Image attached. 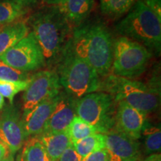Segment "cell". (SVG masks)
<instances>
[{"label": "cell", "mask_w": 161, "mask_h": 161, "mask_svg": "<svg viewBox=\"0 0 161 161\" xmlns=\"http://www.w3.org/2000/svg\"><path fill=\"white\" fill-rule=\"evenodd\" d=\"M67 48L96 70L108 76L113 60L114 40L109 29L99 21L84 22L72 30Z\"/></svg>", "instance_id": "6da1fadb"}, {"label": "cell", "mask_w": 161, "mask_h": 161, "mask_svg": "<svg viewBox=\"0 0 161 161\" xmlns=\"http://www.w3.org/2000/svg\"><path fill=\"white\" fill-rule=\"evenodd\" d=\"M28 21L41 49L45 65L57 66L71 37V25L58 5L40 9Z\"/></svg>", "instance_id": "7a4b0ae2"}, {"label": "cell", "mask_w": 161, "mask_h": 161, "mask_svg": "<svg viewBox=\"0 0 161 161\" xmlns=\"http://www.w3.org/2000/svg\"><path fill=\"white\" fill-rule=\"evenodd\" d=\"M115 29L121 37L137 42L152 55H160L161 19L141 0L136 2Z\"/></svg>", "instance_id": "3957f363"}, {"label": "cell", "mask_w": 161, "mask_h": 161, "mask_svg": "<svg viewBox=\"0 0 161 161\" xmlns=\"http://www.w3.org/2000/svg\"><path fill=\"white\" fill-rule=\"evenodd\" d=\"M56 66L60 86L75 99L99 91L101 81L96 70L67 47Z\"/></svg>", "instance_id": "277c9868"}, {"label": "cell", "mask_w": 161, "mask_h": 161, "mask_svg": "<svg viewBox=\"0 0 161 161\" xmlns=\"http://www.w3.org/2000/svg\"><path fill=\"white\" fill-rule=\"evenodd\" d=\"M99 92L111 94L116 102L124 101L145 115L155 111L160 102V88L113 75L101 81Z\"/></svg>", "instance_id": "5b68a950"}, {"label": "cell", "mask_w": 161, "mask_h": 161, "mask_svg": "<svg viewBox=\"0 0 161 161\" xmlns=\"http://www.w3.org/2000/svg\"><path fill=\"white\" fill-rule=\"evenodd\" d=\"M152 56L137 42L119 36L114 40L110 71L118 77L129 79L138 77L146 71Z\"/></svg>", "instance_id": "8992f818"}, {"label": "cell", "mask_w": 161, "mask_h": 161, "mask_svg": "<svg viewBox=\"0 0 161 161\" xmlns=\"http://www.w3.org/2000/svg\"><path fill=\"white\" fill-rule=\"evenodd\" d=\"M117 102L111 94L95 92L76 99V116L105 134L114 128Z\"/></svg>", "instance_id": "52a82bcc"}, {"label": "cell", "mask_w": 161, "mask_h": 161, "mask_svg": "<svg viewBox=\"0 0 161 161\" xmlns=\"http://www.w3.org/2000/svg\"><path fill=\"white\" fill-rule=\"evenodd\" d=\"M0 60L16 69L30 72L45 66V60L33 32L5 52Z\"/></svg>", "instance_id": "ba28073f"}, {"label": "cell", "mask_w": 161, "mask_h": 161, "mask_svg": "<svg viewBox=\"0 0 161 161\" xmlns=\"http://www.w3.org/2000/svg\"><path fill=\"white\" fill-rule=\"evenodd\" d=\"M61 91L59 78L55 70L46 69L31 75L29 84L23 96V115L46 98Z\"/></svg>", "instance_id": "9c48e42d"}, {"label": "cell", "mask_w": 161, "mask_h": 161, "mask_svg": "<svg viewBox=\"0 0 161 161\" xmlns=\"http://www.w3.org/2000/svg\"><path fill=\"white\" fill-rule=\"evenodd\" d=\"M0 140L13 155L21 149L26 140L22 116L13 104L6 106L0 114Z\"/></svg>", "instance_id": "30bf717a"}, {"label": "cell", "mask_w": 161, "mask_h": 161, "mask_svg": "<svg viewBox=\"0 0 161 161\" xmlns=\"http://www.w3.org/2000/svg\"><path fill=\"white\" fill-rule=\"evenodd\" d=\"M105 150L110 161H139L140 145L138 140L130 138L114 128L104 134Z\"/></svg>", "instance_id": "8fae6325"}, {"label": "cell", "mask_w": 161, "mask_h": 161, "mask_svg": "<svg viewBox=\"0 0 161 161\" xmlns=\"http://www.w3.org/2000/svg\"><path fill=\"white\" fill-rule=\"evenodd\" d=\"M146 116L124 101H119L114 128L130 138L138 140L142 137L146 125Z\"/></svg>", "instance_id": "7c38bea8"}, {"label": "cell", "mask_w": 161, "mask_h": 161, "mask_svg": "<svg viewBox=\"0 0 161 161\" xmlns=\"http://www.w3.org/2000/svg\"><path fill=\"white\" fill-rule=\"evenodd\" d=\"M76 99L61 90L53 111L46 123L43 133L66 131L76 116Z\"/></svg>", "instance_id": "4fadbf2b"}, {"label": "cell", "mask_w": 161, "mask_h": 161, "mask_svg": "<svg viewBox=\"0 0 161 161\" xmlns=\"http://www.w3.org/2000/svg\"><path fill=\"white\" fill-rule=\"evenodd\" d=\"M59 93L43 100L29 113L22 115L26 139L30 136H38L43 132L46 125L55 108Z\"/></svg>", "instance_id": "5bb4252c"}, {"label": "cell", "mask_w": 161, "mask_h": 161, "mask_svg": "<svg viewBox=\"0 0 161 161\" xmlns=\"http://www.w3.org/2000/svg\"><path fill=\"white\" fill-rule=\"evenodd\" d=\"M95 0H65L58 5L60 12L72 27H76L86 21L93 9Z\"/></svg>", "instance_id": "9a60e30c"}, {"label": "cell", "mask_w": 161, "mask_h": 161, "mask_svg": "<svg viewBox=\"0 0 161 161\" xmlns=\"http://www.w3.org/2000/svg\"><path fill=\"white\" fill-rule=\"evenodd\" d=\"M52 161H56L72 146L67 132L42 133L38 135Z\"/></svg>", "instance_id": "2e32d148"}, {"label": "cell", "mask_w": 161, "mask_h": 161, "mask_svg": "<svg viewBox=\"0 0 161 161\" xmlns=\"http://www.w3.org/2000/svg\"><path fill=\"white\" fill-rule=\"evenodd\" d=\"M29 33V28L23 21H16L0 29V57Z\"/></svg>", "instance_id": "e0dca14e"}, {"label": "cell", "mask_w": 161, "mask_h": 161, "mask_svg": "<svg viewBox=\"0 0 161 161\" xmlns=\"http://www.w3.org/2000/svg\"><path fill=\"white\" fill-rule=\"evenodd\" d=\"M22 148L19 161H52L38 136L26 139Z\"/></svg>", "instance_id": "ac0fdd59"}, {"label": "cell", "mask_w": 161, "mask_h": 161, "mask_svg": "<svg viewBox=\"0 0 161 161\" xmlns=\"http://www.w3.org/2000/svg\"><path fill=\"white\" fill-rule=\"evenodd\" d=\"M72 146L82 159L97 151L105 149V136L104 134L96 133L75 142Z\"/></svg>", "instance_id": "d6986e66"}, {"label": "cell", "mask_w": 161, "mask_h": 161, "mask_svg": "<svg viewBox=\"0 0 161 161\" xmlns=\"http://www.w3.org/2000/svg\"><path fill=\"white\" fill-rule=\"evenodd\" d=\"M26 12V8L15 0H0V27L18 21Z\"/></svg>", "instance_id": "ffe728a7"}, {"label": "cell", "mask_w": 161, "mask_h": 161, "mask_svg": "<svg viewBox=\"0 0 161 161\" xmlns=\"http://www.w3.org/2000/svg\"><path fill=\"white\" fill-rule=\"evenodd\" d=\"M137 0H100L101 11L110 19H117L129 11Z\"/></svg>", "instance_id": "44dd1931"}, {"label": "cell", "mask_w": 161, "mask_h": 161, "mask_svg": "<svg viewBox=\"0 0 161 161\" xmlns=\"http://www.w3.org/2000/svg\"><path fill=\"white\" fill-rule=\"evenodd\" d=\"M66 132L69 136L72 144L86 136L98 133L93 126L78 117V116H75L72 120L71 123L66 129Z\"/></svg>", "instance_id": "7402d4cb"}, {"label": "cell", "mask_w": 161, "mask_h": 161, "mask_svg": "<svg viewBox=\"0 0 161 161\" xmlns=\"http://www.w3.org/2000/svg\"><path fill=\"white\" fill-rule=\"evenodd\" d=\"M142 136H144V150L146 154L149 155L160 152L161 148V130L160 127L152 126L146 123Z\"/></svg>", "instance_id": "603a6c76"}, {"label": "cell", "mask_w": 161, "mask_h": 161, "mask_svg": "<svg viewBox=\"0 0 161 161\" xmlns=\"http://www.w3.org/2000/svg\"><path fill=\"white\" fill-rule=\"evenodd\" d=\"M29 84V80H27V81H5V80H0V94L4 98H7L9 100L10 104H13L15 96L19 92L25 91Z\"/></svg>", "instance_id": "cb8c5ba5"}, {"label": "cell", "mask_w": 161, "mask_h": 161, "mask_svg": "<svg viewBox=\"0 0 161 161\" xmlns=\"http://www.w3.org/2000/svg\"><path fill=\"white\" fill-rule=\"evenodd\" d=\"M31 75L29 72H25L16 69L0 60V80L5 81H27L29 80Z\"/></svg>", "instance_id": "d4e9b609"}, {"label": "cell", "mask_w": 161, "mask_h": 161, "mask_svg": "<svg viewBox=\"0 0 161 161\" xmlns=\"http://www.w3.org/2000/svg\"><path fill=\"white\" fill-rule=\"evenodd\" d=\"M81 161H110L108 152L105 149H102L92 153L85 158H82Z\"/></svg>", "instance_id": "484cf974"}, {"label": "cell", "mask_w": 161, "mask_h": 161, "mask_svg": "<svg viewBox=\"0 0 161 161\" xmlns=\"http://www.w3.org/2000/svg\"><path fill=\"white\" fill-rule=\"evenodd\" d=\"M56 161H81V158L72 145Z\"/></svg>", "instance_id": "4316f807"}, {"label": "cell", "mask_w": 161, "mask_h": 161, "mask_svg": "<svg viewBox=\"0 0 161 161\" xmlns=\"http://www.w3.org/2000/svg\"><path fill=\"white\" fill-rule=\"evenodd\" d=\"M141 1L161 19V0H141Z\"/></svg>", "instance_id": "83f0119b"}, {"label": "cell", "mask_w": 161, "mask_h": 161, "mask_svg": "<svg viewBox=\"0 0 161 161\" xmlns=\"http://www.w3.org/2000/svg\"><path fill=\"white\" fill-rule=\"evenodd\" d=\"M12 154L10 149L4 142L0 140V161H4Z\"/></svg>", "instance_id": "f1b7e54d"}, {"label": "cell", "mask_w": 161, "mask_h": 161, "mask_svg": "<svg viewBox=\"0 0 161 161\" xmlns=\"http://www.w3.org/2000/svg\"><path fill=\"white\" fill-rule=\"evenodd\" d=\"M18 3L20 4L25 8H29L30 7H33L39 3L40 0H15Z\"/></svg>", "instance_id": "f546056e"}, {"label": "cell", "mask_w": 161, "mask_h": 161, "mask_svg": "<svg viewBox=\"0 0 161 161\" xmlns=\"http://www.w3.org/2000/svg\"><path fill=\"white\" fill-rule=\"evenodd\" d=\"M140 161H161V155L160 154L155 153V154H149L143 160H141Z\"/></svg>", "instance_id": "4dcf8cb0"}, {"label": "cell", "mask_w": 161, "mask_h": 161, "mask_svg": "<svg viewBox=\"0 0 161 161\" xmlns=\"http://www.w3.org/2000/svg\"><path fill=\"white\" fill-rule=\"evenodd\" d=\"M65 0H44V2L49 5H60L64 3Z\"/></svg>", "instance_id": "1f68e13d"}, {"label": "cell", "mask_w": 161, "mask_h": 161, "mask_svg": "<svg viewBox=\"0 0 161 161\" xmlns=\"http://www.w3.org/2000/svg\"><path fill=\"white\" fill-rule=\"evenodd\" d=\"M4 104H5V99H4V97L0 94V110L3 108Z\"/></svg>", "instance_id": "d6a6232c"}, {"label": "cell", "mask_w": 161, "mask_h": 161, "mask_svg": "<svg viewBox=\"0 0 161 161\" xmlns=\"http://www.w3.org/2000/svg\"><path fill=\"white\" fill-rule=\"evenodd\" d=\"M4 161H14V155H13V154H11L8 158L7 159H5Z\"/></svg>", "instance_id": "836d02e7"}, {"label": "cell", "mask_w": 161, "mask_h": 161, "mask_svg": "<svg viewBox=\"0 0 161 161\" xmlns=\"http://www.w3.org/2000/svg\"><path fill=\"white\" fill-rule=\"evenodd\" d=\"M2 29V27H0V29Z\"/></svg>", "instance_id": "e575fe53"}, {"label": "cell", "mask_w": 161, "mask_h": 161, "mask_svg": "<svg viewBox=\"0 0 161 161\" xmlns=\"http://www.w3.org/2000/svg\"><path fill=\"white\" fill-rule=\"evenodd\" d=\"M18 161H19V160H18Z\"/></svg>", "instance_id": "d590c367"}]
</instances>
